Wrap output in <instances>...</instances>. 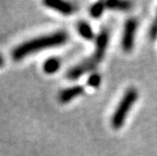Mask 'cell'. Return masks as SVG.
I'll use <instances>...</instances> for the list:
<instances>
[{"label": "cell", "mask_w": 157, "mask_h": 156, "mask_svg": "<svg viewBox=\"0 0 157 156\" xmlns=\"http://www.w3.org/2000/svg\"><path fill=\"white\" fill-rule=\"evenodd\" d=\"M68 40V35L65 32H57L54 34L42 36L39 38L33 39L31 41L22 43L18 47L12 51V59L14 61H19L26 57L28 55L43 51L45 49L57 47L65 44Z\"/></svg>", "instance_id": "6da1fadb"}, {"label": "cell", "mask_w": 157, "mask_h": 156, "mask_svg": "<svg viewBox=\"0 0 157 156\" xmlns=\"http://www.w3.org/2000/svg\"><path fill=\"white\" fill-rule=\"evenodd\" d=\"M137 98H138V91L136 88H129L125 92L112 117L111 123L113 129H120L124 125L127 116L131 111L133 105L136 102Z\"/></svg>", "instance_id": "7a4b0ae2"}, {"label": "cell", "mask_w": 157, "mask_h": 156, "mask_svg": "<svg viewBox=\"0 0 157 156\" xmlns=\"http://www.w3.org/2000/svg\"><path fill=\"white\" fill-rule=\"evenodd\" d=\"M137 26H138V24H137V21L134 18L128 19L125 24L122 38V48L127 53L131 52L133 47H134Z\"/></svg>", "instance_id": "3957f363"}, {"label": "cell", "mask_w": 157, "mask_h": 156, "mask_svg": "<svg viewBox=\"0 0 157 156\" xmlns=\"http://www.w3.org/2000/svg\"><path fill=\"white\" fill-rule=\"evenodd\" d=\"M109 40V32L106 31V29L101 31L99 32V35L98 36V38H96L94 53L89 57L96 65L103 59L106 48H108Z\"/></svg>", "instance_id": "277c9868"}, {"label": "cell", "mask_w": 157, "mask_h": 156, "mask_svg": "<svg viewBox=\"0 0 157 156\" xmlns=\"http://www.w3.org/2000/svg\"><path fill=\"white\" fill-rule=\"evenodd\" d=\"M96 65L91 59H85L84 61H82L81 63H79L78 65L74 66L73 68H71L67 72V77L71 80H76V79L80 78L83 74H85L86 72H88L90 70H93Z\"/></svg>", "instance_id": "5b68a950"}, {"label": "cell", "mask_w": 157, "mask_h": 156, "mask_svg": "<svg viewBox=\"0 0 157 156\" xmlns=\"http://www.w3.org/2000/svg\"><path fill=\"white\" fill-rule=\"evenodd\" d=\"M46 6L49 8L54 9V10L58 11L62 14L68 15L71 14L75 11V6L72 3L66 2V1H60V0H46L44 2Z\"/></svg>", "instance_id": "8992f818"}, {"label": "cell", "mask_w": 157, "mask_h": 156, "mask_svg": "<svg viewBox=\"0 0 157 156\" xmlns=\"http://www.w3.org/2000/svg\"><path fill=\"white\" fill-rule=\"evenodd\" d=\"M83 92H84V88L81 85H75L72 87L65 88L59 93V101L61 104H66L75 98L76 96L81 95Z\"/></svg>", "instance_id": "52a82bcc"}, {"label": "cell", "mask_w": 157, "mask_h": 156, "mask_svg": "<svg viewBox=\"0 0 157 156\" xmlns=\"http://www.w3.org/2000/svg\"><path fill=\"white\" fill-rule=\"evenodd\" d=\"M106 8L112 9V10H120V11H127L131 8L132 3L128 1H116V0H109L105 3Z\"/></svg>", "instance_id": "ba28073f"}, {"label": "cell", "mask_w": 157, "mask_h": 156, "mask_svg": "<svg viewBox=\"0 0 157 156\" xmlns=\"http://www.w3.org/2000/svg\"><path fill=\"white\" fill-rule=\"evenodd\" d=\"M60 65H61V62H60L59 59L56 57H52L44 62L43 69L47 74H54L55 72L59 70Z\"/></svg>", "instance_id": "9c48e42d"}, {"label": "cell", "mask_w": 157, "mask_h": 156, "mask_svg": "<svg viewBox=\"0 0 157 156\" xmlns=\"http://www.w3.org/2000/svg\"><path fill=\"white\" fill-rule=\"evenodd\" d=\"M77 31L79 32V35L86 40H92L94 38V34H93L91 26H90L88 22H86V21H79L78 22Z\"/></svg>", "instance_id": "30bf717a"}, {"label": "cell", "mask_w": 157, "mask_h": 156, "mask_svg": "<svg viewBox=\"0 0 157 156\" xmlns=\"http://www.w3.org/2000/svg\"><path fill=\"white\" fill-rule=\"evenodd\" d=\"M105 3L96 2L90 7V10H89L90 15H91L93 18H99L103 13V11H105Z\"/></svg>", "instance_id": "8fae6325"}, {"label": "cell", "mask_w": 157, "mask_h": 156, "mask_svg": "<svg viewBox=\"0 0 157 156\" xmlns=\"http://www.w3.org/2000/svg\"><path fill=\"white\" fill-rule=\"evenodd\" d=\"M101 75L98 74V73H93V74L89 76L87 80V85L90 86V87H98L101 84Z\"/></svg>", "instance_id": "7c38bea8"}, {"label": "cell", "mask_w": 157, "mask_h": 156, "mask_svg": "<svg viewBox=\"0 0 157 156\" xmlns=\"http://www.w3.org/2000/svg\"><path fill=\"white\" fill-rule=\"evenodd\" d=\"M149 36L152 40H155L157 38V17L155 18V21H153V24L150 28L149 31Z\"/></svg>", "instance_id": "4fadbf2b"}, {"label": "cell", "mask_w": 157, "mask_h": 156, "mask_svg": "<svg viewBox=\"0 0 157 156\" xmlns=\"http://www.w3.org/2000/svg\"><path fill=\"white\" fill-rule=\"evenodd\" d=\"M4 64V59H3V57H2V55H0V67Z\"/></svg>", "instance_id": "5bb4252c"}]
</instances>
